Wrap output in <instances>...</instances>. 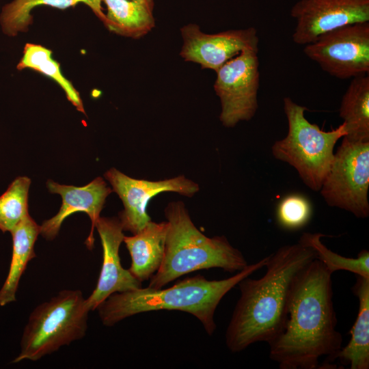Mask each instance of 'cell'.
Segmentation results:
<instances>
[{"mask_svg": "<svg viewBox=\"0 0 369 369\" xmlns=\"http://www.w3.org/2000/svg\"><path fill=\"white\" fill-rule=\"evenodd\" d=\"M332 273L314 259L294 282L285 325L269 345V357L281 369L335 368L332 362L342 348L336 329Z\"/></svg>", "mask_w": 369, "mask_h": 369, "instance_id": "1", "label": "cell"}, {"mask_svg": "<svg viewBox=\"0 0 369 369\" xmlns=\"http://www.w3.org/2000/svg\"><path fill=\"white\" fill-rule=\"evenodd\" d=\"M104 176L123 203L124 210L118 213L123 230L133 234L152 221L147 207L150 200L159 193L174 192L190 197L200 190L198 184L184 175L150 181L131 178L112 167L105 173Z\"/></svg>", "mask_w": 369, "mask_h": 369, "instance_id": "10", "label": "cell"}, {"mask_svg": "<svg viewBox=\"0 0 369 369\" xmlns=\"http://www.w3.org/2000/svg\"><path fill=\"white\" fill-rule=\"evenodd\" d=\"M314 259L310 247L299 242L286 245L267 256L262 277H247L238 284L241 296L226 332L231 352H241L258 342L269 344L280 334L294 282Z\"/></svg>", "mask_w": 369, "mask_h": 369, "instance_id": "2", "label": "cell"}, {"mask_svg": "<svg viewBox=\"0 0 369 369\" xmlns=\"http://www.w3.org/2000/svg\"><path fill=\"white\" fill-rule=\"evenodd\" d=\"M167 221H150L142 230L131 236H124L127 249L131 257L130 273L139 282L150 279L159 269L163 259Z\"/></svg>", "mask_w": 369, "mask_h": 369, "instance_id": "15", "label": "cell"}, {"mask_svg": "<svg viewBox=\"0 0 369 369\" xmlns=\"http://www.w3.org/2000/svg\"><path fill=\"white\" fill-rule=\"evenodd\" d=\"M295 44L306 45L336 29L369 22V0H300L291 8Z\"/></svg>", "mask_w": 369, "mask_h": 369, "instance_id": "11", "label": "cell"}, {"mask_svg": "<svg viewBox=\"0 0 369 369\" xmlns=\"http://www.w3.org/2000/svg\"><path fill=\"white\" fill-rule=\"evenodd\" d=\"M46 187L51 193L61 195L62 204L54 217L43 221L40 226V234L46 240H53L68 216L77 212H83L87 214L92 222L91 231L85 241L86 246L91 250L94 247L93 232L96 223L106 198L113 192L112 189L101 177L96 178L83 187L60 184L49 180Z\"/></svg>", "mask_w": 369, "mask_h": 369, "instance_id": "14", "label": "cell"}, {"mask_svg": "<svg viewBox=\"0 0 369 369\" xmlns=\"http://www.w3.org/2000/svg\"><path fill=\"white\" fill-rule=\"evenodd\" d=\"M10 233L12 237V254L8 276L0 289V306L16 301L20 277L28 262L36 257L34 245L40 234V226L29 214Z\"/></svg>", "mask_w": 369, "mask_h": 369, "instance_id": "17", "label": "cell"}, {"mask_svg": "<svg viewBox=\"0 0 369 369\" xmlns=\"http://www.w3.org/2000/svg\"><path fill=\"white\" fill-rule=\"evenodd\" d=\"M31 179L27 176L16 178L0 196V230L11 232L29 215L28 193Z\"/></svg>", "mask_w": 369, "mask_h": 369, "instance_id": "23", "label": "cell"}, {"mask_svg": "<svg viewBox=\"0 0 369 369\" xmlns=\"http://www.w3.org/2000/svg\"><path fill=\"white\" fill-rule=\"evenodd\" d=\"M305 55L329 74L340 79L369 73V22L348 25L306 44Z\"/></svg>", "mask_w": 369, "mask_h": 369, "instance_id": "8", "label": "cell"}, {"mask_svg": "<svg viewBox=\"0 0 369 369\" xmlns=\"http://www.w3.org/2000/svg\"><path fill=\"white\" fill-rule=\"evenodd\" d=\"M368 189L369 141H351L343 137L320 194L329 206L366 219L369 216Z\"/></svg>", "mask_w": 369, "mask_h": 369, "instance_id": "7", "label": "cell"}, {"mask_svg": "<svg viewBox=\"0 0 369 369\" xmlns=\"http://www.w3.org/2000/svg\"><path fill=\"white\" fill-rule=\"evenodd\" d=\"M352 290L359 300L357 317L350 330L351 339L336 359L351 369L369 368V278L357 275Z\"/></svg>", "mask_w": 369, "mask_h": 369, "instance_id": "18", "label": "cell"}, {"mask_svg": "<svg viewBox=\"0 0 369 369\" xmlns=\"http://www.w3.org/2000/svg\"><path fill=\"white\" fill-rule=\"evenodd\" d=\"M107 7L105 26L118 35L140 38L155 26L154 0H101Z\"/></svg>", "mask_w": 369, "mask_h": 369, "instance_id": "16", "label": "cell"}, {"mask_svg": "<svg viewBox=\"0 0 369 369\" xmlns=\"http://www.w3.org/2000/svg\"><path fill=\"white\" fill-rule=\"evenodd\" d=\"M266 260L267 256L223 279L208 280L198 275L184 278L165 289L147 287L115 292L96 309L105 326H113L126 318L146 312L179 310L197 318L206 333L212 335L216 329L215 312L221 299L242 279L264 267Z\"/></svg>", "mask_w": 369, "mask_h": 369, "instance_id": "3", "label": "cell"}, {"mask_svg": "<svg viewBox=\"0 0 369 369\" xmlns=\"http://www.w3.org/2000/svg\"><path fill=\"white\" fill-rule=\"evenodd\" d=\"M346 135L351 141H369V77L353 78L339 109Z\"/></svg>", "mask_w": 369, "mask_h": 369, "instance_id": "19", "label": "cell"}, {"mask_svg": "<svg viewBox=\"0 0 369 369\" xmlns=\"http://www.w3.org/2000/svg\"><path fill=\"white\" fill-rule=\"evenodd\" d=\"M183 44L180 52L185 62L198 64L202 69L217 72L244 49L258 52L259 38L254 27L206 33L197 24L180 28Z\"/></svg>", "mask_w": 369, "mask_h": 369, "instance_id": "12", "label": "cell"}, {"mask_svg": "<svg viewBox=\"0 0 369 369\" xmlns=\"http://www.w3.org/2000/svg\"><path fill=\"white\" fill-rule=\"evenodd\" d=\"M88 310L79 290H63L31 313L12 361H38L85 335Z\"/></svg>", "mask_w": 369, "mask_h": 369, "instance_id": "6", "label": "cell"}, {"mask_svg": "<svg viewBox=\"0 0 369 369\" xmlns=\"http://www.w3.org/2000/svg\"><path fill=\"white\" fill-rule=\"evenodd\" d=\"M101 3V0H13L3 6L0 14V25L3 33L8 36H16L18 33L28 30L33 22L31 13L36 7L46 5L65 10L79 3L87 5L105 24L106 16Z\"/></svg>", "mask_w": 369, "mask_h": 369, "instance_id": "20", "label": "cell"}, {"mask_svg": "<svg viewBox=\"0 0 369 369\" xmlns=\"http://www.w3.org/2000/svg\"><path fill=\"white\" fill-rule=\"evenodd\" d=\"M312 213V205L305 196L291 194L279 203L276 216L281 227L295 230L305 226L310 220Z\"/></svg>", "mask_w": 369, "mask_h": 369, "instance_id": "24", "label": "cell"}, {"mask_svg": "<svg viewBox=\"0 0 369 369\" xmlns=\"http://www.w3.org/2000/svg\"><path fill=\"white\" fill-rule=\"evenodd\" d=\"M306 107L284 98V111L288 120V133L271 147L275 159L294 167L305 185L319 191L332 164L333 148L346 135L344 123L329 131L321 130L305 116Z\"/></svg>", "mask_w": 369, "mask_h": 369, "instance_id": "5", "label": "cell"}, {"mask_svg": "<svg viewBox=\"0 0 369 369\" xmlns=\"http://www.w3.org/2000/svg\"><path fill=\"white\" fill-rule=\"evenodd\" d=\"M258 51L243 50L217 72L214 90L221 102L219 120L228 128L250 120L258 108L260 83Z\"/></svg>", "mask_w": 369, "mask_h": 369, "instance_id": "9", "label": "cell"}, {"mask_svg": "<svg viewBox=\"0 0 369 369\" xmlns=\"http://www.w3.org/2000/svg\"><path fill=\"white\" fill-rule=\"evenodd\" d=\"M324 236L320 233L305 232L301 236L299 243L313 249L316 259L320 260L331 273L344 270L356 275L369 278V251L361 250L357 258H347L338 254L327 248L320 238Z\"/></svg>", "mask_w": 369, "mask_h": 369, "instance_id": "22", "label": "cell"}, {"mask_svg": "<svg viewBox=\"0 0 369 369\" xmlns=\"http://www.w3.org/2000/svg\"><path fill=\"white\" fill-rule=\"evenodd\" d=\"M52 51L37 44L27 43L16 66L18 70L32 69L55 81L64 91L66 98L80 112L85 114L83 100L72 83L61 72L59 64L52 57Z\"/></svg>", "mask_w": 369, "mask_h": 369, "instance_id": "21", "label": "cell"}, {"mask_svg": "<svg viewBox=\"0 0 369 369\" xmlns=\"http://www.w3.org/2000/svg\"><path fill=\"white\" fill-rule=\"evenodd\" d=\"M95 228L102 244V264L96 286L85 299L90 311L96 310L113 293L141 288V282L121 265L119 249L124 235L119 219L100 217Z\"/></svg>", "mask_w": 369, "mask_h": 369, "instance_id": "13", "label": "cell"}, {"mask_svg": "<svg viewBox=\"0 0 369 369\" xmlns=\"http://www.w3.org/2000/svg\"><path fill=\"white\" fill-rule=\"evenodd\" d=\"M164 212L168 223L164 256L148 287L161 288L197 270L220 268L234 273L248 265L243 254L225 236L210 238L202 233L182 202H169Z\"/></svg>", "mask_w": 369, "mask_h": 369, "instance_id": "4", "label": "cell"}]
</instances>
